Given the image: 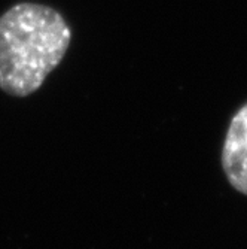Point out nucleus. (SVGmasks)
Returning a JSON list of instances; mask_svg holds the SVG:
<instances>
[{"label":"nucleus","instance_id":"f03ea898","mask_svg":"<svg viewBox=\"0 0 247 249\" xmlns=\"http://www.w3.org/2000/svg\"><path fill=\"white\" fill-rule=\"evenodd\" d=\"M222 166L230 184L247 196V103L230 123L222 149Z\"/></svg>","mask_w":247,"mask_h":249},{"label":"nucleus","instance_id":"f257e3e1","mask_svg":"<svg viewBox=\"0 0 247 249\" xmlns=\"http://www.w3.org/2000/svg\"><path fill=\"white\" fill-rule=\"evenodd\" d=\"M72 40L63 15L45 5L22 2L0 17V89L27 97L61 63Z\"/></svg>","mask_w":247,"mask_h":249}]
</instances>
